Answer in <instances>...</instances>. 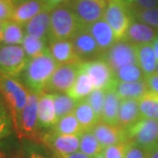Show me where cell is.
Listing matches in <instances>:
<instances>
[{
	"label": "cell",
	"instance_id": "cell-1",
	"mask_svg": "<svg viewBox=\"0 0 158 158\" xmlns=\"http://www.w3.org/2000/svg\"><path fill=\"white\" fill-rule=\"evenodd\" d=\"M58 66L47 49L42 55L28 61L21 76L28 89L40 94L45 91L46 85Z\"/></svg>",
	"mask_w": 158,
	"mask_h": 158
},
{
	"label": "cell",
	"instance_id": "cell-2",
	"mask_svg": "<svg viewBox=\"0 0 158 158\" xmlns=\"http://www.w3.org/2000/svg\"><path fill=\"white\" fill-rule=\"evenodd\" d=\"M0 93L8 107L12 123L17 129L22 112L27 104L29 91L17 77L0 73Z\"/></svg>",
	"mask_w": 158,
	"mask_h": 158
},
{
	"label": "cell",
	"instance_id": "cell-3",
	"mask_svg": "<svg viewBox=\"0 0 158 158\" xmlns=\"http://www.w3.org/2000/svg\"><path fill=\"white\" fill-rule=\"evenodd\" d=\"M80 25L69 6L61 5L50 11L49 40L71 39Z\"/></svg>",
	"mask_w": 158,
	"mask_h": 158
},
{
	"label": "cell",
	"instance_id": "cell-4",
	"mask_svg": "<svg viewBox=\"0 0 158 158\" xmlns=\"http://www.w3.org/2000/svg\"><path fill=\"white\" fill-rule=\"evenodd\" d=\"M103 20L112 28L116 40L124 39L127 29L132 23V12L125 3L118 0H109Z\"/></svg>",
	"mask_w": 158,
	"mask_h": 158
},
{
	"label": "cell",
	"instance_id": "cell-5",
	"mask_svg": "<svg viewBox=\"0 0 158 158\" xmlns=\"http://www.w3.org/2000/svg\"><path fill=\"white\" fill-rule=\"evenodd\" d=\"M126 131V138L137 146L150 149L158 145V119L142 118Z\"/></svg>",
	"mask_w": 158,
	"mask_h": 158
},
{
	"label": "cell",
	"instance_id": "cell-6",
	"mask_svg": "<svg viewBox=\"0 0 158 158\" xmlns=\"http://www.w3.org/2000/svg\"><path fill=\"white\" fill-rule=\"evenodd\" d=\"M109 0H70L69 8L73 11L80 27H87L102 20Z\"/></svg>",
	"mask_w": 158,
	"mask_h": 158
},
{
	"label": "cell",
	"instance_id": "cell-7",
	"mask_svg": "<svg viewBox=\"0 0 158 158\" xmlns=\"http://www.w3.org/2000/svg\"><path fill=\"white\" fill-rule=\"evenodd\" d=\"M39 94L29 91L28 100L25 108L22 112L19 122L17 134L20 138H26L30 140H39L38 137V102Z\"/></svg>",
	"mask_w": 158,
	"mask_h": 158
},
{
	"label": "cell",
	"instance_id": "cell-8",
	"mask_svg": "<svg viewBox=\"0 0 158 158\" xmlns=\"http://www.w3.org/2000/svg\"><path fill=\"white\" fill-rule=\"evenodd\" d=\"M28 61L22 45L0 44V73L11 77L20 76Z\"/></svg>",
	"mask_w": 158,
	"mask_h": 158
},
{
	"label": "cell",
	"instance_id": "cell-9",
	"mask_svg": "<svg viewBox=\"0 0 158 158\" xmlns=\"http://www.w3.org/2000/svg\"><path fill=\"white\" fill-rule=\"evenodd\" d=\"M101 59H103L113 73L118 69L127 65H138L137 45L127 41H117L114 45L104 52Z\"/></svg>",
	"mask_w": 158,
	"mask_h": 158
},
{
	"label": "cell",
	"instance_id": "cell-10",
	"mask_svg": "<svg viewBox=\"0 0 158 158\" xmlns=\"http://www.w3.org/2000/svg\"><path fill=\"white\" fill-rule=\"evenodd\" d=\"M80 70L87 74L94 89L107 90L114 81V73L103 59L83 61L79 64Z\"/></svg>",
	"mask_w": 158,
	"mask_h": 158
},
{
	"label": "cell",
	"instance_id": "cell-11",
	"mask_svg": "<svg viewBox=\"0 0 158 158\" xmlns=\"http://www.w3.org/2000/svg\"><path fill=\"white\" fill-rule=\"evenodd\" d=\"M79 64H65L59 65L52 76L50 77L48 83L45 87V91L55 94L68 93L73 86L79 72Z\"/></svg>",
	"mask_w": 158,
	"mask_h": 158
},
{
	"label": "cell",
	"instance_id": "cell-12",
	"mask_svg": "<svg viewBox=\"0 0 158 158\" xmlns=\"http://www.w3.org/2000/svg\"><path fill=\"white\" fill-rule=\"evenodd\" d=\"M40 142H42L48 149L52 150L55 155L65 156L78 151L80 146V137L60 135L52 131L41 135Z\"/></svg>",
	"mask_w": 158,
	"mask_h": 158
},
{
	"label": "cell",
	"instance_id": "cell-13",
	"mask_svg": "<svg viewBox=\"0 0 158 158\" xmlns=\"http://www.w3.org/2000/svg\"><path fill=\"white\" fill-rule=\"evenodd\" d=\"M71 41L75 52L82 62L83 60L101 59L102 56V52L86 27H79L77 32L71 38Z\"/></svg>",
	"mask_w": 158,
	"mask_h": 158
},
{
	"label": "cell",
	"instance_id": "cell-14",
	"mask_svg": "<svg viewBox=\"0 0 158 158\" xmlns=\"http://www.w3.org/2000/svg\"><path fill=\"white\" fill-rule=\"evenodd\" d=\"M91 132L94 135L103 148L112 146L127 141L126 131L118 125L107 124L103 121H99L91 128Z\"/></svg>",
	"mask_w": 158,
	"mask_h": 158
},
{
	"label": "cell",
	"instance_id": "cell-15",
	"mask_svg": "<svg viewBox=\"0 0 158 158\" xmlns=\"http://www.w3.org/2000/svg\"><path fill=\"white\" fill-rule=\"evenodd\" d=\"M44 9L47 8L43 0H15L11 20L24 27Z\"/></svg>",
	"mask_w": 158,
	"mask_h": 158
},
{
	"label": "cell",
	"instance_id": "cell-16",
	"mask_svg": "<svg viewBox=\"0 0 158 158\" xmlns=\"http://www.w3.org/2000/svg\"><path fill=\"white\" fill-rule=\"evenodd\" d=\"M48 50L58 65L82 62L75 52L71 39L50 40L48 41Z\"/></svg>",
	"mask_w": 158,
	"mask_h": 158
},
{
	"label": "cell",
	"instance_id": "cell-17",
	"mask_svg": "<svg viewBox=\"0 0 158 158\" xmlns=\"http://www.w3.org/2000/svg\"><path fill=\"white\" fill-rule=\"evenodd\" d=\"M58 121L56 115L53 94H40L38 102V127L39 129H49Z\"/></svg>",
	"mask_w": 158,
	"mask_h": 158
},
{
	"label": "cell",
	"instance_id": "cell-18",
	"mask_svg": "<svg viewBox=\"0 0 158 158\" xmlns=\"http://www.w3.org/2000/svg\"><path fill=\"white\" fill-rule=\"evenodd\" d=\"M89 33L96 40L102 55L117 42L112 28L103 19L86 27Z\"/></svg>",
	"mask_w": 158,
	"mask_h": 158
},
{
	"label": "cell",
	"instance_id": "cell-19",
	"mask_svg": "<svg viewBox=\"0 0 158 158\" xmlns=\"http://www.w3.org/2000/svg\"><path fill=\"white\" fill-rule=\"evenodd\" d=\"M50 9H44L24 26L26 35L34 38L49 40L50 32Z\"/></svg>",
	"mask_w": 158,
	"mask_h": 158
},
{
	"label": "cell",
	"instance_id": "cell-20",
	"mask_svg": "<svg viewBox=\"0 0 158 158\" xmlns=\"http://www.w3.org/2000/svg\"><path fill=\"white\" fill-rule=\"evenodd\" d=\"M111 88L118 94L121 100H140L149 90L145 79L135 82H122L114 79Z\"/></svg>",
	"mask_w": 158,
	"mask_h": 158
},
{
	"label": "cell",
	"instance_id": "cell-21",
	"mask_svg": "<svg viewBox=\"0 0 158 158\" xmlns=\"http://www.w3.org/2000/svg\"><path fill=\"white\" fill-rule=\"evenodd\" d=\"M156 37V31L152 27L141 22H132L127 29L124 39L135 45H141L152 43Z\"/></svg>",
	"mask_w": 158,
	"mask_h": 158
},
{
	"label": "cell",
	"instance_id": "cell-22",
	"mask_svg": "<svg viewBox=\"0 0 158 158\" xmlns=\"http://www.w3.org/2000/svg\"><path fill=\"white\" fill-rule=\"evenodd\" d=\"M140 119H142V116L139 109V100H121L118 111L117 125L123 129H127Z\"/></svg>",
	"mask_w": 158,
	"mask_h": 158
},
{
	"label": "cell",
	"instance_id": "cell-23",
	"mask_svg": "<svg viewBox=\"0 0 158 158\" xmlns=\"http://www.w3.org/2000/svg\"><path fill=\"white\" fill-rule=\"evenodd\" d=\"M138 65L143 71L145 76L151 75L156 72L157 59L152 44H141L137 45Z\"/></svg>",
	"mask_w": 158,
	"mask_h": 158
},
{
	"label": "cell",
	"instance_id": "cell-24",
	"mask_svg": "<svg viewBox=\"0 0 158 158\" xmlns=\"http://www.w3.org/2000/svg\"><path fill=\"white\" fill-rule=\"evenodd\" d=\"M120 103H121V99L118 97V94L111 87L107 89L101 121L105 122L107 124L117 125Z\"/></svg>",
	"mask_w": 158,
	"mask_h": 158
},
{
	"label": "cell",
	"instance_id": "cell-25",
	"mask_svg": "<svg viewBox=\"0 0 158 158\" xmlns=\"http://www.w3.org/2000/svg\"><path fill=\"white\" fill-rule=\"evenodd\" d=\"M25 37L24 27L17 22L9 20L3 22L0 44L7 45H21Z\"/></svg>",
	"mask_w": 158,
	"mask_h": 158
},
{
	"label": "cell",
	"instance_id": "cell-26",
	"mask_svg": "<svg viewBox=\"0 0 158 158\" xmlns=\"http://www.w3.org/2000/svg\"><path fill=\"white\" fill-rule=\"evenodd\" d=\"M73 113L84 131H91V128L100 121L86 100L79 101Z\"/></svg>",
	"mask_w": 158,
	"mask_h": 158
},
{
	"label": "cell",
	"instance_id": "cell-27",
	"mask_svg": "<svg viewBox=\"0 0 158 158\" xmlns=\"http://www.w3.org/2000/svg\"><path fill=\"white\" fill-rule=\"evenodd\" d=\"M94 89V85L91 83L89 77L87 76L85 72L80 70V68H79L76 80H75L73 86L71 87V89L68 91L67 94L70 96L72 99L79 102V101L86 99Z\"/></svg>",
	"mask_w": 158,
	"mask_h": 158
},
{
	"label": "cell",
	"instance_id": "cell-28",
	"mask_svg": "<svg viewBox=\"0 0 158 158\" xmlns=\"http://www.w3.org/2000/svg\"><path fill=\"white\" fill-rule=\"evenodd\" d=\"M52 131L60 135H79V137L84 131L83 128L81 127L80 123L78 122L76 116L74 115V113H70V114L65 115L62 118L58 119V121L53 125Z\"/></svg>",
	"mask_w": 158,
	"mask_h": 158
},
{
	"label": "cell",
	"instance_id": "cell-29",
	"mask_svg": "<svg viewBox=\"0 0 158 158\" xmlns=\"http://www.w3.org/2000/svg\"><path fill=\"white\" fill-rule=\"evenodd\" d=\"M139 109L142 118L158 119V94L148 90L139 100Z\"/></svg>",
	"mask_w": 158,
	"mask_h": 158
},
{
	"label": "cell",
	"instance_id": "cell-30",
	"mask_svg": "<svg viewBox=\"0 0 158 158\" xmlns=\"http://www.w3.org/2000/svg\"><path fill=\"white\" fill-rule=\"evenodd\" d=\"M79 149L82 153L89 157H96L99 154H102L104 148L99 143L91 131H85L80 135V146Z\"/></svg>",
	"mask_w": 158,
	"mask_h": 158
},
{
	"label": "cell",
	"instance_id": "cell-31",
	"mask_svg": "<svg viewBox=\"0 0 158 158\" xmlns=\"http://www.w3.org/2000/svg\"><path fill=\"white\" fill-rule=\"evenodd\" d=\"M47 40L44 39H38V38H34L32 36L26 35L23 39L22 42V47H23L25 53L28 56V59H33L35 56H38L40 55H42L43 52H45L48 49L47 46Z\"/></svg>",
	"mask_w": 158,
	"mask_h": 158
},
{
	"label": "cell",
	"instance_id": "cell-32",
	"mask_svg": "<svg viewBox=\"0 0 158 158\" xmlns=\"http://www.w3.org/2000/svg\"><path fill=\"white\" fill-rule=\"evenodd\" d=\"M53 102H55L56 115L58 119L73 113L78 103L66 94H53Z\"/></svg>",
	"mask_w": 158,
	"mask_h": 158
},
{
	"label": "cell",
	"instance_id": "cell-33",
	"mask_svg": "<svg viewBox=\"0 0 158 158\" xmlns=\"http://www.w3.org/2000/svg\"><path fill=\"white\" fill-rule=\"evenodd\" d=\"M114 79L122 82H135L144 80L145 75L139 65H127L114 72Z\"/></svg>",
	"mask_w": 158,
	"mask_h": 158
},
{
	"label": "cell",
	"instance_id": "cell-34",
	"mask_svg": "<svg viewBox=\"0 0 158 158\" xmlns=\"http://www.w3.org/2000/svg\"><path fill=\"white\" fill-rule=\"evenodd\" d=\"M105 97H106V90L104 89H94L91 94L88 96L86 99L88 104L93 108L94 112L96 113L97 117L100 119L102 117L104 104H105Z\"/></svg>",
	"mask_w": 158,
	"mask_h": 158
},
{
	"label": "cell",
	"instance_id": "cell-35",
	"mask_svg": "<svg viewBox=\"0 0 158 158\" xmlns=\"http://www.w3.org/2000/svg\"><path fill=\"white\" fill-rule=\"evenodd\" d=\"M12 120L4 105L0 102V141L10 135L12 131Z\"/></svg>",
	"mask_w": 158,
	"mask_h": 158
},
{
	"label": "cell",
	"instance_id": "cell-36",
	"mask_svg": "<svg viewBox=\"0 0 158 158\" xmlns=\"http://www.w3.org/2000/svg\"><path fill=\"white\" fill-rule=\"evenodd\" d=\"M135 20L148 26L158 28V7L135 11Z\"/></svg>",
	"mask_w": 158,
	"mask_h": 158
},
{
	"label": "cell",
	"instance_id": "cell-37",
	"mask_svg": "<svg viewBox=\"0 0 158 158\" xmlns=\"http://www.w3.org/2000/svg\"><path fill=\"white\" fill-rule=\"evenodd\" d=\"M128 141L104 148L102 154L105 158H124Z\"/></svg>",
	"mask_w": 158,
	"mask_h": 158
},
{
	"label": "cell",
	"instance_id": "cell-38",
	"mask_svg": "<svg viewBox=\"0 0 158 158\" xmlns=\"http://www.w3.org/2000/svg\"><path fill=\"white\" fill-rule=\"evenodd\" d=\"M14 14L12 0H0V21L5 22L11 20Z\"/></svg>",
	"mask_w": 158,
	"mask_h": 158
},
{
	"label": "cell",
	"instance_id": "cell-39",
	"mask_svg": "<svg viewBox=\"0 0 158 158\" xmlns=\"http://www.w3.org/2000/svg\"><path fill=\"white\" fill-rule=\"evenodd\" d=\"M124 158H147V149H144L128 142Z\"/></svg>",
	"mask_w": 158,
	"mask_h": 158
},
{
	"label": "cell",
	"instance_id": "cell-40",
	"mask_svg": "<svg viewBox=\"0 0 158 158\" xmlns=\"http://www.w3.org/2000/svg\"><path fill=\"white\" fill-rule=\"evenodd\" d=\"M158 0H135V11L137 10H146V9H151L156 7Z\"/></svg>",
	"mask_w": 158,
	"mask_h": 158
},
{
	"label": "cell",
	"instance_id": "cell-41",
	"mask_svg": "<svg viewBox=\"0 0 158 158\" xmlns=\"http://www.w3.org/2000/svg\"><path fill=\"white\" fill-rule=\"evenodd\" d=\"M145 81H146L149 90L158 94V73L155 72L151 75L145 76Z\"/></svg>",
	"mask_w": 158,
	"mask_h": 158
},
{
	"label": "cell",
	"instance_id": "cell-42",
	"mask_svg": "<svg viewBox=\"0 0 158 158\" xmlns=\"http://www.w3.org/2000/svg\"><path fill=\"white\" fill-rule=\"evenodd\" d=\"M43 1H44V3H45L46 8L52 10L53 8L58 7V6L68 4L70 0H43Z\"/></svg>",
	"mask_w": 158,
	"mask_h": 158
},
{
	"label": "cell",
	"instance_id": "cell-43",
	"mask_svg": "<svg viewBox=\"0 0 158 158\" xmlns=\"http://www.w3.org/2000/svg\"><path fill=\"white\" fill-rule=\"evenodd\" d=\"M0 158H17V157L10 151H8V148H6L4 144L0 143Z\"/></svg>",
	"mask_w": 158,
	"mask_h": 158
},
{
	"label": "cell",
	"instance_id": "cell-44",
	"mask_svg": "<svg viewBox=\"0 0 158 158\" xmlns=\"http://www.w3.org/2000/svg\"><path fill=\"white\" fill-rule=\"evenodd\" d=\"M59 157H61V158H90L89 156H87V155H85L84 153H82L81 151H76V152L71 153V154H69V155L59 156Z\"/></svg>",
	"mask_w": 158,
	"mask_h": 158
},
{
	"label": "cell",
	"instance_id": "cell-45",
	"mask_svg": "<svg viewBox=\"0 0 158 158\" xmlns=\"http://www.w3.org/2000/svg\"><path fill=\"white\" fill-rule=\"evenodd\" d=\"M147 158H158V145L147 150Z\"/></svg>",
	"mask_w": 158,
	"mask_h": 158
},
{
	"label": "cell",
	"instance_id": "cell-46",
	"mask_svg": "<svg viewBox=\"0 0 158 158\" xmlns=\"http://www.w3.org/2000/svg\"><path fill=\"white\" fill-rule=\"evenodd\" d=\"M152 46L154 48V52H155V56H156V59L158 61V36L156 37L155 39H154V41L152 42Z\"/></svg>",
	"mask_w": 158,
	"mask_h": 158
},
{
	"label": "cell",
	"instance_id": "cell-47",
	"mask_svg": "<svg viewBox=\"0 0 158 158\" xmlns=\"http://www.w3.org/2000/svg\"><path fill=\"white\" fill-rule=\"evenodd\" d=\"M28 158H45V157L41 155L40 153L36 152V151H31L29 155H28Z\"/></svg>",
	"mask_w": 158,
	"mask_h": 158
},
{
	"label": "cell",
	"instance_id": "cell-48",
	"mask_svg": "<svg viewBox=\"0 0 158 158\" xmlns=\"http://www.w3.org/2000/svg\"><path fill=\"white\" fill-rule=\"evenodd\" d=\"M118 1H120V2H123V3H125V4L127 5V4H131V3H134L135 0H118Z\"/></svg>",
	"mask_w": 158,
	"mask_h": 158
},
{
	"label": "cell",
	"instance_id": "cell-49",
	"mask_svg": "<svg viewBox=\"0 0 158 158\" xmlns=\"http://www.w3.org/2000/svg\"><path fill=\"white\" fill-rule=\"evenodd\" d=\"M2 28H3V22L0 21V39H1V33H2Z\"/></svg>",
	"mask_w": 158,
	"mask_h": 158
},
{
	"label": "cell",
	"instance_id": "cell-50",
	"mask_svg": "<svg viewBox=\"0 0 158 158\" xmlns=\"http://www.w3.org/2000/svg\"><path fill=\"white\" fill-rule=\"evenodd\" d=\"M94 158H105V157H104L103 154H99V155H97L96 157H94Z\"/></svg>",
	"mask_w": 158,
	"mask_h": 158
},
{
	"label": "cell",
	"instance_id": "cell-51",
	"mask_svg": "<svg viewBox=\"0 0 158 158\" xmlns=\"http://www.w3.org/2000/svg\"><path fill=\"white\" fill-rule=\"evenodd\" d=\"M156 72L158 73V63H157V68H156Z\"/></svg>",
	"mask_w": 158,
	"mask_h": 158
},
{
	"label": "cell",
	"instance_id": "cell-52",
	"mask_svg": "<svg viewBox=\"0 0 158 158\" xmlns=\"http://www.w3.org/2000/svg\"><path fill=\"white\" fill-rule=\"evenodd\" d=\"M53 158H61V157H59V156H56V155H55V156H53Z\"/></svg>",
	"mask_w": 158,
	"mask_h": 158
},
{
	"label": "cell",
	"instance_id": "cell-53",
	"mask_svg": "<svg viewBox=\"0 0 158 158\" xmlns=\"http://www.w3.org/2000/svg\"><path fill=\"white\" fill-rule=\"evenodd\" d=\"M12 1H14V0H12Z\"/></svg>",
	"mask_w": 158,
	"mask_h": 158
},
{
	"label": "cell",
	"instance_id": "cell-54",
	"mask_svg": "<svg viewBox=\"0 0 158 158\" xmlns=\"http://www.w3.org/2000/svg\"><path fill=\"white\" fill-rule=\"evenodd\" d=\"M14 1H15V0H14Z\"/></svg>",
	"mask_w": 158,
	"mask_h": 158
}]
</instances>
